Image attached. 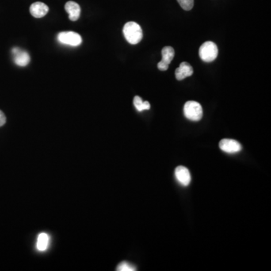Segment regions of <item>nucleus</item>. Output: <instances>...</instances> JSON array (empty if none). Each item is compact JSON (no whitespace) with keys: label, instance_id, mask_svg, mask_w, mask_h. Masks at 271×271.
Here are the masks:
<instances>
[{"label":"nucleus","instance_id":"8","mask_svg":"<svg viewBox=\"0 0 271 271\" xmlns=\"http://www.w3.org/2000/svg\"><path fill=\"white\" fill-rule=\"evenodd\" d=\"M176 180L181 185L188 186L191 182V174L188 168L184 166H179L175 169Z\"/></svg>","mask_w":271,"mask_h":271},{"label":"nucleus","instance_id":"6","mask_svg":"<svg viewBox=\"0 0 271 271\" xmlns=\"http://www.w3.org/2000/svg\"><path fill=\"white\" fill-rule=\"evenodd\" d=\"M219 148L224 152L234 154L239 152L242 149L241 143L234 139H224L219 142Z\"/></svg>","mask_w":271,"mask_h":271},{"label":"nucleus","instance_id":"9","mask_svg":"<svg viewBox=\"0 0 271 271\" xmlns=\"http://www.w3.org/2000/svg\"><path fill=\"white\" fill-rule=\"evenodd\" d=\"M193 68L187 62H182L176 70V78L179 81L185 79L187 77L192 76L193 74Z\"/></svg>","mask_w":271,"mask_h":271},{"label":"nucleus","instance_id":"10","mask_svg":"<svg viewBox=\"0 0 271 271\" xmlns=\"http://www.w3.org/2000/svg\"><path fill=\"white\" fill-rule=\"evenodd\" d=\"M30 11L31 15L34 17L41 18L47 15V12L49 11V8L43 2H36L31 5Z\"/></svg>","mask_w":271,"mask_h":271},{"label":"nucleus","instance_id":"4","mask_svg":"<svg viewBox=\"0 0 271 271\" xmlns=\"http://www.w3.org/2000/svg\"><path fill=\"white\" fill-rule=\"evenodd\" d=\"M58 40L61 44L76 47L82 43V39L79 34L75 32H61L58 35Z\"/></svg>","mask_w":271,"mask_h":271},{"label":"nucleus","instance_id":"15","mask_svg":"<svg viewBox=\"0 0 271 271\" xmlns=\"http://www.w3.org/2000/svg\"><path fill=\"white\" fill-rule=\"evenodd\" d=\"M180 6L184 10L190 11L192 10L194 7V0H177Z\"/></svg>","mask_w":271,"mask_h":271},{"label":"nucleus","instance_id":"3","mask_svg":"<svg viewBox=\"0 0 271 271\" xmlns=\"http://www.w3.org/2000/svg\"><path fill=\"white\" fill-rule=\"evenodd\" d=\"M184 115L189 120L198 121L203 117V108L197 102L188 101L184 105Z\"/></svg>","mask_w":271,"mask_h":271},{"label":"nucleus","instance_id":"12","mask_svg":"<svg viewBox=\"0 0 271 271\" xmlns=\"http://www.w3.org/2000/svg\"><path fill=\"white\" fill-rule=\"evenodd\" d=\"M48 243H49V237L45 233H42L39 234L38 237L37 243H36V247L38 250L45 251L48 247Z\"/></svg>","mask_w":271,"mask_h":271},{"label":"nucleus","instance_id":"13","mask_svg":"<svg viewBox=\"0 0 271 271\" xmlns=\"http://www.w3.org/2000/svg\"><path fill=\"white\" fill-rule=\"evenodd\" d=\"M134 104L138 112H142L144 110L150 109V104L148 101H142V98L139 96H136L134 99Z\"/></svg>","mask_w":271,"mask_h":271},{"label":"nucleus","instance_id":"1","mask_svg":"<svg viewBox=\"0 0 271 271\" xmlns=\"http://www.w3.org/2000/svg\"><path fill=\"white\" fill-rule=\"evenodd\" d=\"M123 33L126 40L131 45L138 44L143 36L140 26L134 21L127 23L124 25Z\"/></svg>","mask_w":271,"mask_h":271},{"label":"nucleus","instance_id":"5","mask_svg":"<svg viewBox=\"0 0 271 271\" xmlns=\"http://www.w3.org/2000/svg\"><path fill=\"white\" fill-rule=\"evenodd\" d=\"M161 54H162V59L158 63V70L161 71H166L174 58V49L170 46H166L163 48Z\"/></svg>","mask_w":271,"mask_h":271},{"label":"nucleus","instance_id":"14","mask_svg":"<svg viewBox=\"0 0 271 271\" xmlns=\"http://www.w3.org/2000/svg\"><path fill=\"white\" fill-rule=\"evenodd\" d=\"M117 271H136V268L133 266L132 264L127 261H123L120 263L117 268Z\"/></svg>","mask_w":271,"mask_h":271},{"label":"nucleus","instance_id":"16","mask_svg":"<svg viewBox=\"0 0 271 271\" xmlns=\"http://www.w3.org/2000/svg\"><path fill=\"white\" fill-rule=\"evenodd\" d=\"M5 122H6V117L3 112L0 110V127L3 126L5 124Z\"/></svg>","mask_w":271,"mask_h":271},{"label":"nucleus","instance_id":"2","mask_svg":"<svg viewBox=\"0 0 271 271\" xmlns=\"http://www.w3.org/2000/svg\"><path fill=\"white\" fill-rule=\"evenodd\" d=\"M218 53H219V50H218L216 45L210 41L202 44L199 49V55L202 60L204 62H208V63L216 59Z\"/></svg>","mask_w":271,"mask_h":271},{"label":"nucleus","instance_id":"7","mask_svg":"<svg viewBox=\"0 0 271 271\" xmlns=\"http://www.w3.org/2000/svg\"><path fill=\"white\" fill-rule=\"evenodd\" d=\"M12 54L14 56V62L17 66H27L30 62V57L27 51L20 49L19 47H15L12 50Z\"/></svg>","mask_w":271,"mask_h":271},{"label":"nucleus","instance_id":"11","mask_svg":"<svg viewBox=\"0 0 271 271\" xmlns=\"http://www.w3.org/2000/svg\"><path fill=\"white\" fill-rule=\"evenodd\" d=\"M65 9L69 14V17L73 21H76L81 15V8L80 5L73 1H69L65 5Z\"/></svg>","mask_w":271,"mask_h":271}]
</instances>
